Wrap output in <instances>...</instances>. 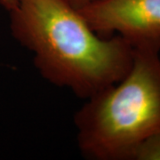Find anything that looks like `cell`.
<instances>
[{
  "label": "cell",
  "instance_id": "3",
  "mask_svg": "<svg viewBox=\"0 0 160 160\" xmlns=\"http://www.w3.org/2000/svg\"><path fill=\"white\" fill-rule=\"evenodd\" d=\"M78 10L100 36L160 51V0H100Z\"/></svg>",
  "mask_w": 160,
  "mask_h": 160
},
{
  "label": "cell",
  "instance_id": "5",
  "mask_svg": "<svg viewBox=\"0 0 160 160\" xmlns=\"http://www.w3.org/2000/svg\"><path fill=\"white\" fill-rule=\"evenodd\" d=\"M71 6H73L76 8L79 9L83 6H86L89 4L92 3H94V2H97L100 0H67Z\"/></svg>",
  "mask_w": 160,
  "mask_h": 160
},
{
  "label": "cell",
  "instance_id": "4",
  "mask_svg": "<svg viewBox=\"0 0 160 160\" xmlns=\"http://www.w3.org/2000/svg\"><path fill=\"white\" fill-rule=\"evenodd\" d=\"M132 159L160 160V132L150 135L140 143Z\"/></svg>",
  "mask_w": 160,
  "mask_h": 160
},
{
  "label": "cell",
  "instance_id": "1",
  "mask_svg": "<svg viewBox=\"0 0 160 160\" xmlns=\"http://www.w3.org/2000/svg\"><path fill=\"white\" fill-rule=\"evenodd\" d=\"M10 12L14 38L33 54L50 83L87 99L122 79L133 47L118 35L102 37L67 0H18Z\"/></svg>",
  "mask_w": 160,
  "mask_h": 160
},
{
  "label": "cell",
  "instance_id": "6",
  "mask_svg": "<svg viewBox=\"0 0 160 160\" xmlns=\"http://www.w3.org/2000/svg\"><path fill=\"white\" fill-rule=\"evenodd\" d=\"M18 0H0V5L6 8L8 12L12 10L16 5H17Z\"/></svg>",
  "mask_w": 160,
  "mask_h": 160
},
{
  "label": "cell",
  "instance_id": "2",
  "mask_svg": "<svg viewBox=\"0 0 160 160\" xmlns=\"http://www.w3.org/2000/svg\"><path fill=\"white\" fill-rule=\"evenodd\" d=\"M133 49L128 73L75 114L78 145L87 158L132 159L140 143L160 132V51Z\"/></svg>",
  "mask_w": 160,
  "mask_h": 160
}]
</instances>
